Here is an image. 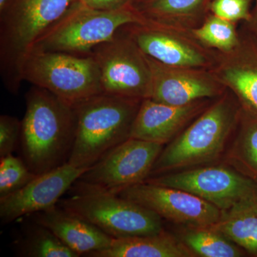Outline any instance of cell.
<instances>
[{
  "label": "cell",
  "instance_id": "cell-1",
  "mask_svg": "<svg viewBox=\"0 0 257 257\" xmlns=\"http://www.w3.org/2000/svg\"><path fill=\"white\" fill-rule=\"evenodd\" d=\"M22 122L24 160L36 175L68 162L77 128L75 106L35 86L26 94Z\"/></svg>",
  "mask_w": 257,
  "mask_h": 257
},
{
  "label": "cell",
  "instance_id": "cell-2",
  "mask_svg": "<svg viewBox=\"0 0 257 257\" xmlns=\"http://www.w3.org/2000/svg\"><path fill=\"white\" fill-rule=\"evenodd\" d=\"M142 101L101 93L79 103L75 106L77 128L68 163L87 170L130 139Z\"/></svg>",
  "mask_w": 257,
  "mask_h": 257
},
{
  "label": "cell",
  "instance_id": "cell-3",
  "mask_svg": "<svg viewBox=\"0 0 257 257\" xmlns=\"http://www.w3.org/2000/svg\"><path fill=\"white\" fill-rule=\"evenodd\" d=\"M241 112L229 96L219 98L164 147L150 177L200 167L217 160Z\"/></svg>",
  "mask_w": 257,
  "mask_h": 257
},
{
  "label": "cell",
  "instance_id": "cell-4",
  "mask_svg": "<svg viewBox=\"0 0 257 257\" xmlns=\"http://www.w3.org/2000/svg\"><path fill=\"white\" fill-rule=\"evenodd\" d=\"M78 0H10L1 13L0 64L5 86L16 94L25 59L36 42Z\"/></svg>",
  "mask_w": 257,
  "mask_h": 257
},
{
  "label": "cell",
  "instance_id": "cell-5",
  "mask_svg": "<svg viewBox=\"0 0 257 257\" xmlns=\"http://www.w3.org/2000/svg\"><path fill=\"white\" fill-rule=\"evenodd\" d=\"M147 20L132 2L119 9L97 10L78 0L40 37L32 51L88 55L124 27Z\"/></svg>",
  "mask_w": 257,
  "mask_h": 257
},
{
  "label": "cell",
  "instance_id": "cell-6",
  "mask_svg": "<svg viewBox=\"0 0 257 257\" xmlns=\"http://www.w3.org/2000/svg\"><path fill=\"white\" fill-rule=\"evenodd\" d=\"M60 207L94 225L113 239L155 234L162 219L147 208L101 187L77 180Z\"/></svg>",
  "mask_w": 257,
  "mask_h": 257
},
{
  "label": "cell",
  "instance_id": "cell-7",
  "mask_svg": "<svg viewBox=\"0 0 257 257\" xmlns=\"http://www.w3.org/2000/svg\"><path fill=\"white\" fill-rule=\"evenodd\" d=\"M21 77L72 106L103 93L99 67L91 55L32 51Z\"/></svg>",
  "mask_w": 257,
  "mask_h": 257
},
{
  "label": "cell",
  "instance_id": "cell-8",
  "mask_svg": "<svg viewBox=\"0 0 257 257\" xmlns=\"http://www.w3.org/2000/svg\"><path fill=\"white\" fill-rule=\"evenodd\" d=\"M121 29L89 55L99 67L103 93L143 100L151 96V69L126 27L124 33Z\"/></svg>",
  "mask_w": 257,
  "mask_h": 257
},
{
  "label": "cell",
  "instance_id": "cell-9",
  "mask_svg": "<svg viewBox=\"0 0 257 257\" xmlns=\"http://www.w3.org/2000/svg\"><path fill=\"white\" fill-rule=\"evenodd\" d=\"M145 182L182 189L226 210L243 198L257 194L251 179L224 165L200 166L149 177Z\"/></svg>",
  "mask_w": 257,
  "mask_h": 257
},
{
  "label": "cell",
  "instance_id": "cell-10",
  "mask_svg": "<svg viewBox=\"0 0 257 257\" xmlns=\"http://www.w3.org/2000/svg\"><path fill=\"white\" fill-rule=\"evenodd\" d=\"M165 145L130 138L88 169L78 180L117 194L145 182Z\"/></svg>",
  "mask_w": 257,
  "mask_h": 257
},
{
  "label": "cell",
  "instance_id": "cell-11",
  "mask_svg": "<svg viewBox=\"0 0 257 257\" xmlns=\"http://www.w3.org/2000/svg\"><path fill=\"white\" fill-rule=\"evenodd\" d=\"M175 224L187 228L209 227L220 219L221 210L211 203L182 189L141 183L117 193Z\"/></svg>",
  "mask_w": 257,
  "mask_h": 257
},
{
  "label": "cell",
  "instance_id": "cell-12",
  "mask_svg": "<svg viewBox=\"0 0 257 257\" xmlns=\"http://www.w3.org/2000/svg\"><path fill=\"white\" fill-rule=\"evenodd\" d=\"M86 171L67 162L37 175L16 192L0 197L2 223L8 224L22 216L37 214L56 205Z\"/></svg>",
  "mask_w": 257,
  "mask_h": 257
},
{
  "label": "cell",
  "instance_id": "cell-13",
  "mask_svg": "<svg viewBox=\"0 0 257 257\" xmlns=\"http://www.w3.org/2000/svg\"><path fill=\"white\" fill-rule=\"evenodd\" d=\"M152 73L150 99L172 106H184L221 94L214 75L194 68L170 67L146 55Z\"/></svg>",
  "mask_w": 257,
  "mask_h": 257
},
{
  "label": "cell",
  "instance_id": "cell-14",
  "mask_svg": "<svg viewBox=\"0 0 257 257\" xmlns=\"http://www.w3.org/2000/svg\"><path fill=\"white\" fill-rule=\"evenodd\" d=\"M126 29L145 55L165 65L199 69L209 64L203 51L175 35L170 25L147 18L145 23L128 25Z\"/></svg>",
  "mask_w": 257,
  "mask_h": 257
},
{
  "label": "cell",
  "instance_id": "cell-15",
  "mask_svg": "<svg viewBox=\"0 0 257 257\" xmlns=\"http://www.w3.org/2000/svg\"><path fill=\"white\" fill-rule=\"evenodd\" d=\"M202 99L184 106H172L143 99L132 127L130 138L165 145L208 107Z\"/></svg>",
  "mask_w": 257,
  "mask_h": 257
},
{
  "label": "cell",
  "instance_id": "cell-16",
  "mask_svg": "<svg viewBox=\"0 0 257 257\" xmlns=\"http://www.w3.org/2000/svg\"><path fill=\"white\" fill-rule=\"evenodd\" d=\"M35 222L52 231L79 256H94L110 246L113 238L85 219L60 206L37 213Z\"/></svg>",
  "mask_w": 257,
  "mask_h": 257
},
{
  "label": "cell",
  "instance_id": "cell-17",
  "mask_svg": "<svg viewBox=\"0 0 257 257\" xmlns=\"http://www.w3.org/2000/svg\"><path fill=\"white\" fill-rule=\"evenodd\" d=\"M227 53L214 76L236 94L243 110L257 115V40L239 39L237 47Z\"/></svg>",
  "mask_w": 257,
  "mask_h": 257
},
{
  "label": "cell",
  "instance_id": "cell-18",
  "mask_svg": "<svg viewBox=\"0 0 257 257\" xmlns=\"http://www.w3.org/2000/svg\"><path fill=\"white\" fill-rule=\"evenodd\" d=\"M196 256L180 239L165 231L155 234L113 239L109 248L93 257Z\"/></svg>",
  "mask_w": 257,
  "mask_h": 257
},
{
  "label": "cell",
  "instance_id": "cell-19",
  "mask_svg": "<svg viewBox=\"0 0 257 257\" xmlns=\"http://www.w3.org/2000/svg\"><path fill=\"white\" fill-rule=\"evenodd\" d=\"M240 248L257 256V194L243 198L211 226Z\"/></svg>",
  "mask_w": 257,
  "mask_h": 257
},
{
  "label": "cell",
  "instance_id": "cell-20",
  "mask_svg": "<svg viewBox=\"0 0 257 257\" xmlns=\"http://www.w3.org/2000/svg\"><path fill=\"white\" fill-rule=\"evenodd\" d=\"M195 256L239 257L243 256L239 246L221 233L209 227L187 228L180 239Z\"/></svg>",
  "mask_w": 257,
  "mask_h": 257
},
{
  "label": "cell",
  "instance_id": "cell-21",
  "mask_svg": "<svg viewBox=\"0 0 257 257\" xmlns=\"http://www.w3.org/2000/svg\"><path fill=\"white\" fill-rule=\"evenodd\" d=\"M18 249L21 256H79L67 247L48 228L37 222L27 230L25 236L19 243Z\"/></svg>",
  "mask_w": 257,
  "mask_h": 257
},
{
  "label": "cell",
  "instance_id": "cell-22",
  "mask_svg": "<svg viewBox=\"0 0 257 257\" xmlns=\"http://www.w3.org/2000/svg\"><path fill=\"white\" fill-rule=\"evenodd\" d=\"M239 135L230 149L228 158L233 165L257 176V115L241 111Z\"/></svg>",
  "mask_w": 257,
  "mask_h": 257
},
{
  "label": "cell",
  "instance_id": "cell-23",
  "mask_svg": "<svg viewBox=\"0 0 257 257\" xmlns=\"http://www.w3.org/2000/svg\"><path fill=\"white\" fill-rule=\"evenodd\" d=\"M194 37L207 46L227 53L234 50L239 38L232 22L213 15L202 26L192 31Z\"/></svg>",
  "mask_w": 257,
  "mask_h": 257
},
{
  "label": "cell",
  "instance_id": "cell-24",
  "mask_svg": "<svg viewBox=\"0 0 257 257\" xmlns=\"http://www.w3.org/2000/svg\"><path fill=\"white\" fill-rule=\"evenodd\" d=\"M204 0H147L140 11L150 20L165 24L187 18L198 11Z\"/></svg>",
  "mask_w": 257,
  "mask_h": 257
},
{
  "label": "cell",
  "instance_id": "cell-25",
  "mask_svg": "<svg viewBox=\"0 0 257 257\" xmlns=\"http://www.w3.org/2000/svg\"><path fill=\"white\" fill-rule=\"evenodd\" d=\"M37 175L13 154L0 157V197L23 188Z\"/></svg>",
  "mask_w": 257,
  "mask_h": 257
},
{
  "label": "cell",
  "instance_id": "cell-26",
  "mask_svg": "<svg viewBox=\"0 0 257 257\" xmlns=\"http://www.w3.org/2000/svg\"><path fill=\"white\" fill-rule=\"evenodd\" d=\"M251 0H214L211 10L214 15L231 22L244 21L249 23L252 18L250 13Z\"/></svg>",
  "mask_w": 257,
  "mask_h": 257
},
{
  "label": "cell",
  "instance_id": "cell-27",
  "mask_svg": "<svg viewBox=\"0 0 257 257\" xmlns=\"http://www.w3.org/2000/svg\"><path fill=\"white\" fill-rule=\"evenodd\" d=\"M22 122L9 115L0 116V157L13 154L21 135Z\"/></svg>",
  "mask_w": 257,
  "mask_h": 257
},
{
  "label": "cell",
  "instance_id": "cell-28",
  "mask_svg": "<svg viewBox=\"0 0 257 257\" xmlns=\"http://www.w3.org/2000/svg\"><path fill=\"white\" fill-rule=\"evenodd\" d=\"M88 8L97 10H114L131 3V0H79Z\"/></svg>",
  "mask_w": 257,
  "mask_h": 257
},
{
  "label": "cell",
  "instance_id": "cell-29",
  "mask_svg": "<svg viewBox=\"0 0 257 257\" xmlns=\"http://www.w3.org/2000/svg\"><path fill=\"white\" fill-rule=\"evenodd\" d=\"M249 24H251V28H252V32L254 35L253 37L257 40V0L256 11H255L254 14L252 15V18L249 22Z\"/></svg>",
  "mask_w": 257,
  "mask_h": 257
},
{
  "label": "cell",
  "instance_id": "cell-30",
  "mask_svg": "<svg viewBox=\"0 0 257 257\" xmlns=\"http://www.w3.org/2000/svg\"><path fill=\"white\" fill-rule=\"evenodd\" d=\"M10 0H0V12L5 9L6 5L9 3Z\"/></svg>",
  "mask_w": 257,
  "mask_h": 257
},
{
  "label": "cell",
  "instance_id": "cell-31",
  "mask_svg": "<svg viewBox=\"0 0 257 257\" xmlns=\"http://www.w3.org/2000/svg\"><path fill=\"white\" fill-rule=\"evenodd\" d=\"M147 1V0H144V2Z\"/></svg>",
  "mask_w": 257,
  "mask_h": 257
}]
</instances>
